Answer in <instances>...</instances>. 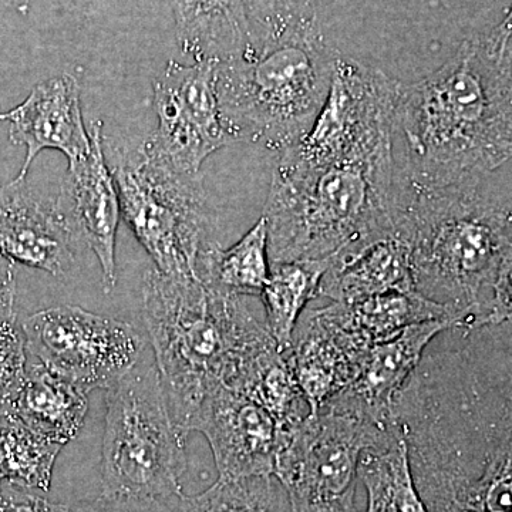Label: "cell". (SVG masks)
<instances>
[{
  "instance_id": "1",
  "label": "cell",
  "mask_w": 512,
  "mask_h": 512,
  "mask_svg": "<svg viewBox=\"0 0 512 512\" xmlns=\"http://www.w3.org/2000/svg\"><path fill=\"white\" fill-rule=\"evenodd\" d=\"M394 417L429 512H512V323L441 332Z\"/></svg>"
},
{
  "instance_id": "2",
  "label": "cell",
  "mask_w": 512,
  "mask_h": 512,
  "mask_svg": "<svg viewBox=\"0 0 512 512\" xmlns=\"http://www.w3.org/2000/svg\"><path fill=\"white\" fill-rule=\"evenodd\" d=\"M400 174L424 190L478 184L512 158V37H468L443 66L399 83Z\"/></svg>"
},
{
  "instance_id": "3",
  "label": "cell",
  "mask_w": 512,
  "mask_h": 512,
  "mask_svg": "<svg viewBox=\"0 0 512 512\" xmlns=\"http://www.w3.org/2000/svg\"><path fill=\"white\" fill-rule=\"evenodd\" d=\"M397 175L393 141L325 164L279 156L264 208L271 264L342 262L392 237Z\"/></svg>"
},
{
  "instance_id": "4",
  "label": "cell",
  "mask_w": 512,
  "mask_h": 512,
  "mask_svg": "<svg viewBox=\"0 0 512 512\" xmlns=\"http://www.w3.org/2000/svg\"><path fill=\"white\" fill-rule=\"evenodd\" d=\"M143 312L171 416L185 440L205 396L218 384L231 386L251 357L276 343L247 296L170 279L156 268L144 276Z\"/></svg>"
},
{
  "instance_id": "5",
  "label": "cell",
  "mask_w": 512,
  "mask_h": 512,
  "mask_svg": "<svg viewBox=\"0 0 512 512\" xmlns=\"http://www.w3.org/2000/svg\"><path fill=\"white\" fill-rule=\"evenodd\" d=\"M396 234L410 249L414 291L457 309L461 328L483 326L512 205L483 194L480 183L424 190L399 171Z\"/></svg>"
},
{
  "instance_id": "6",
  "label": "cell",
  "mask_w": 512,
  "mask_h": 512,
  "mask_svg": "<svg viewBox=\"0 0 512 512\" xmlns=\"http://www.w3.org/2000/svg\"><path fill=\"white\" fill-rule=\"evenodd\" d=\"M338 50L319 29L247 59L218 64L217 94L232 143L282 153L313 126L328 97Z\"/></svg>"
},
{
  "instance_id": "7",
  "label": "cell",
  "mask_w": 512,
  "mask_h": 512,
  "mask_svg": "<svg viewBox=\"0 0 512 512\" xmlns=\"http://www.w3.org/2000/svg\"><path fill=\"white\" fill-rule=\"evenodd\" d=\"M101 498L178 504L187 470L185 440L175 427L157 365H137L107 389Z\"/></svg>"
},
{
  "instance_id": "8",
  "label": "cell",
  "mask_w": 512,
  "mask_h": 512,
  "mask_svg": "<svg viewBox=\"0 0 512 512\" xmlns=\"http://www.w3.org/2000/svg\"><path fill=\"white\" fill-rule=\"evenodd\" d=\"M109 165L121 215L157 271L177 281L201 282L205 262L221 245L200 174L178 173L141 146L116 150Z\"/></svg>"
},
{
  "instance_id": "9",
  "label": "cell",
  "mask_w": 512,
  "mask_h": 512,
  "mask_svg": "<svg viewBox=\"0 0 512 512\" xmlns=\"http://www.w3.org/2000/svg\"><path fill=\"white\" fill-rule=\"evenodd\" d=\"M279 436L274 476L293 512H362L355 497L363 453L392 443L402 430L320 407Z\"/></svg>"
},
{
  "instance_id": "10",
  "label": "cell",
  "mask_w": 512,
  "mask_h": 512,
  "mask_svg": "<svg viewBox=\"0 0 512 512\" xmlns=\"http://www.w3.org/2000/svg\"><path fill=\"white\" fill-rule=\"evenodd\" d=\"M28 355L84 393L110 389L140 363L143 338L127 322L80 306L33 313L22 325Z\"/></svg>"
},
{
  "instance_id": "11",
  "label": "cell",
  "mask_w": 512,
  "mask_h": 512,
  "mask_svg": "<svg viewBox=\"0 0 512 512\" xmlns=\"http://www.w3.org/2000/svg\"><path fill=\"white\" fill-rule=\"evenodd\" d=\"M397 89L399 82L382 70L338 53L328 97L311 130L279 156L325 164L392 143Z\"/></svg>"
},
{
  "instance_id": "12",
  "label": "cell",
  "mask_w": 512,
  "mask_h": 512,
  "mask_svg": "<svg viewBox=\"0 0 512 512\" xmlns=\"http://www.w3.org/2000/svg\"><path fill=\"white\" fill-rule=\"evenodd\" d=\"M218 64L171 60L154 80L157 128L140 144L183 174H200L215 151L232 143L217 94Z\"/></svg>"
},
{
  "instance_id": "13",
  "label": "cell",
  "mask_w": 512,
  "mask_h": 512,
  "mask_svg": "<svg viewBox=\"0 0 512 512\" xmlns=\"http://www.w3.org/2000/svg\"><path fill=\"white\" fill-rule=\"evenodd\" d=\"M191 430L207 437L220 478L274 476L278 423L244 394L215 386L202 400Z\"/></svg>"
},
{
  "instance_id": "14",
  "label": "cell",
  "mask_w": 512,
  "mask_h": 512,
  "mask_svg": "<svg viewBox=\"0 0 512 512\" xmlns=\"http://www.w3.org/2000/svg\"><path fill=\"white\" fill-rule=\"evenodd\" d=\"M89 154L69 164L56 205L74 237L99 259L103 288L117 284L116 241L123 215L119 191L103 151V123L94 120L89 130Z\"/></svg>"
},
{
  "instance_id": "15",
  "label": "cell",
  "mask_w": 512,
  "mask_h": 512,
  "mask_svg": "<svg viewBox=\"0 0 512 512\" xmlns=\"http://www.w3.org/2000/svg\"><path fill=\"white\" fill-rule=\"evenodd\" d=\"M451 328L456 326L443 320L417 323L396 338L370 346L348 389L322 407L356 414L382 426H394L397 424L394 404L404 384L419 366L433 339Z\"/></svg>"
},
{
  "instance_id": "16",
  "label": "cell",
  "mask_w": 512,
  "mask_h": 512,
  "mask_svg": "<svg viewBox=\"0 0 512 512\" xmlns=\"http://www.w3.org/2000/svg\"><path fill=\"white\" fill-rule=\"evenodd\" d=\"M77 244L56 201L35 194L25 180L0 187V255L60 278L72 271Z\"/></svg>"
},
{
  "instance_id": "17",
  "label": "cell",
  "mask_w": 512,
  "mask_h": 512,
  "mask_svg": "<svg viewBox=\"0 0 512 512\" xmlns=\"http://www.w3.org/2000/svg\"><path fill=\"white\" fill-rule=\"evenodd\" d=\"M0 120L9 121L12 144L26 147L25 163L16 180H25L30 165L43 150L60 151L72 164L92 148L83 120L80 84L72 74L37 84L28 99L0 114Z\"/></svg>"
},
{
  "instance_id": "18",
  "label": "cell",
  "mask_w": 512,
  "mask_h": 512,
  "mask_svg": "<svg viewBox=\"0 0 512 512\" xmlns=\"http://www.w3.org/2000/svg\"><path fill=\"white\" fill-rule=\"evenodd\" d=\"M367 349L319 309L303 313L293 333L289 360L311 413L348 389Z\"/></svg>"
},
{
  "instance_id": "19",
  "label": "cell",
  "mask_w": 512,
  "mask_h": 512,
  "mask_svg": "<svg viewBox=\"0 0 512 512\" xmlns=\"http://www.w3.org/2000/svg\"><path fill=\"white\" fill-rule=\"evenodd\" d=\"M319 312L365 348L396 338L417 323L443 320L456 328L464 323L457 309L417 292H387L352 303L330 302Z\"/></svg>"
},
{
  "instance_id": "20",
  "label": "cell",
  "mask_w": 512,
  "mask_h": 512,
  "mask_svg": "<svg viewBox=\"0 0 512 512\" xmlns=\"http://www.w3.org/2000/svg\"><path fill=\"white\" fill-rule=\"evenodd\" d=\"M178 47L194 62L254 56L244 0H171Z\"/></svg>"
},
{
  "instance_id": "21",
  "label": "cell",
  "mask_w": 512,
  "mask_h": 512,
  "mask_svg": "<svg viewBox=\"0 0 512 512\" xmlns=\"http://www.w3.org/2000/svg\"><path fill=\"white\" fill-rule=\"evenodd\" d=\"M87 396L69 380L28 357L25 379L3 412L15 414L36 433L66 446L82 429Z\"/></svg>"
},
{
  "instance_id": "22",
  "label": "cell",
  "mask_w": 512,
  "mask_h": 512,
  "mask_svg": "<svg viewBox=\"0 0 512 512\" xmlns=\"http://www.w3.org/2000/svg\"><path fill=\"white\" fill-rule=\"evenodd\" d=\"M387 292H416L410 249L397 234L346 261H332L319 296L330 302L352 303Z\"/></svg>"
},
{
  "instance_id": "23",
  "label": "cell",
  "mask_w": 512,
  "mask_h": 512,
  "mask_svg": "<svg viewBox=\"0 0 512 512\" xmlns=\"http://www.w3.org/2000/svg\"><path fill=\"white\" fill-rule=\"evenodd\" d=\"M332 258L271 264L261 298L269 333L285 353L291 352L293 333L308 303L319 298L323 276Z\"/></svg>"
},
{
  "instance_id": "24",
  "label": "cell",
  "mask_w": 512,
  "mask_h": 512,
  "mask_svg": "<svg viewBox=\"0 0 512 512\" xmlns=\"http://www.w3.org/2000/svg\"><path fill=\"white\" fill-rule=\"evenodd\" d=\"M359 480L365 485V512H429L414 483L404 436L363 453Z\"/></svg>"
},
{
  "instance_id": "25",
  "label": "cell",
  "mask_w": 512,
  "mask_h": 512,
  "mask_svg": "<svg viewBox=\"0 0 512 512\" xmlns=\"http://www.w3.org/2000/svg\"><path fill=\"white\" fill-rule=\"evenodd\" d=\"M271 274L268 224L262 215L232 247L215 249L202 272L207 288L232 295L261 296Z\"/></svg>"
},
{
  "instance_id": "26",
  "label": "cell",
  "mask_w": 512,
  "mask_h": 512,
  "mask_svg": "<svg viewBox=\"0 0 512 512\" xmlns=\"http://www.w3.org/2000/svg\"><path fill=\"white\" fill-rule=\"evenodd\" d=\"M63 447L30 429L15 414L0 410V481L46 493Z\"/></svg>"
},
{
  "instance_id": "27",
  "label": "cell",
  "mask_w": 512,
  "mask_h": 512,
  "mask_svg": "<svg viewBox=\"0 0 512 512\" xmlns=\"http://www.w3.org/2000/svg\"><path fill=\"white\" fill-rule=\"evenodd\" d=\"M181 512H293L288 493L275 476L218 478L198 495H184Z\"/></svg>"
},
{
  "instance_id": "28",
  "label": "cell",
  "mask_w": 512,
  "mask_h": 512,
  "mask_svg": "<svg viewBox=\"0 0 512 512\" xmlns=\"http://www.w3.org/2000/svg\"><path fill=\"white\" fill-rule=\"evenodd\" d=\"M254 56L318 28V0H244Z\"/></svg>"
},
{
  "instance_id": "29",
  "label": "cell",
  "mask_w": 512,
  "mask_h": 512,
  "mask_svg": "<svg viewBox=\"0 0 512 512\" xmlns=\"http://www.w3.org/2000/svg\"><path fill=\"white\" fill-rule=\"evenodd\" d=\"M28 350L16 319L0 322V410L6 409L25 379Z\"/></svg>"
},
{
  "instance_id": "30",
  "label": "cell",
  "mask_w": 512,
  "mask_h": 512,
  "mask_svg": "<svg viewBox=\"0 0 512 512\" xmlns=\"http://www.w3.org/2000/svg\"><path fill=\"white\" fill-rule=\"evenodd\" d=\"M500 323H512V235L495 272L484 319V325Z\"/></svg>"
},
{
  "instance_id": "31",
  "label": "cell",
  "mask_w": 512,
  "mask_h": 512,
  "mask_svg": "<svg viewBox=\"0 0 512 512\" xmlns=\"http://www.w3.org/2000/svg\"><path fill=\"white\" fill-rule=\"evenodd\" d=\"M0 512H86V508L53 503L33 488L0 481Z\"/></svg>"
},
{
  "instance_id": "32",
  "label": "cell",
  "mask_w": 512,
  "mask_h": 512,
  "mask_svg": "<svg viewBox=\"0 0 512 512\" xmlns=\"http://www.w3.org/2000/svg\"><path fill=\"white\" fill-rule=\"evenodd\" d=\"M16 262L0 255V322L15 318Z\"/></svg>"
},
{
  "instance_id": "33",
  "label": "cell",
  "mask_w": 512,
  "mask_h": 512,
  "mask_svg": "<svg viewBox=\"0 0 512 512\" xmlns=\"http://www.w3.org/2000/svg\"><path fill=\"white\" fill-rule=\"evenodd\" d=\"M84 508L86 512H181L180 503H133V501H113L106 498L86 504Z\"/></svg>"
},
{
  "instance_id": "34",
  "label": "cell",
  "mask_w": 512,
  "mask_h": 512,
  "mask_svg": "<svg viewBox=\"0 0 512 512\" xmlns=\"http://www.w3.org/2000/svg\"><path fill=\"white\" fill-rule=\"evenodd\" d=\"M497 29L500 30V32H503L504 35L512 37V5L510 6V9H508L503 22L497 26Z\"/></svg>"
}]
</instances>
